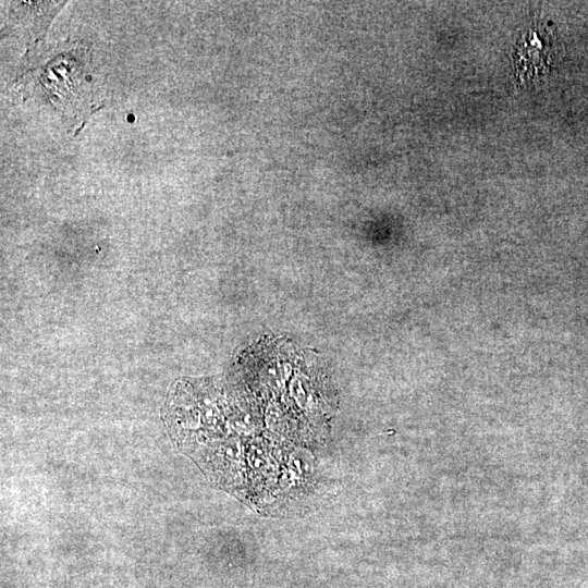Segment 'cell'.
Masks as SVG:
<instances>
[{
  "instance_id": "1",
  "label": "cell",
  "mask_w": 588,
  "mask_h": 588,
  "mask_svg": "<svg viewBox=\"0 0 588 588\" xmlns=\"http://www.w3.org/2000/svg\"><path fill=\"white\" fill-rule=\"evenodd\" d=\"M79 47H75L68 64L64 66L66 50H62V58L60 52L54 54L52 59L45 62V68L40 72V76L35 75L32 79L34 89L40 91L36 94L37 97L41 96L48 101L52 102L58 108H63L64 111L70 106H78L79 103L75 99L82 98V85L84 86V75L79 73L84 68L81 63H84V56L74 65L73 62L86 50L84 49L77 58L75 57ZM33 75V74H32Z\"/></svg>"
},
{
  "instance_id": "2",
  "label": "cell",
  "mask_w": 588,
  "mask_h": 588,
  "mask_svg": "<svg viewBox=\"0 0 588 588\" xmlns=\"http://www.w3.org/2000/svg\"><path fill=\"white\" fill-rule=\"evenodd\" d=\"M64 1H17L9 7L10 23L26 40L38 39L46 33L50 22Z\"/></svg>"
}]
</instances>
